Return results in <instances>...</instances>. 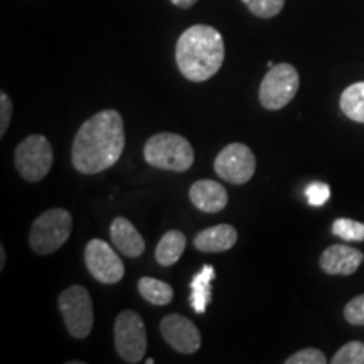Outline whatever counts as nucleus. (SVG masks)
<instances>
[{
	"instance_id": "16",
	"label": "nucleus",
	"mask_w": 364,
	"mask_h": 364,
	"mask_svg": "<svg viewBox=\"0 0 364 364\" xmlns=\"http://www.w3.org/2000/svg\"><path fill=\"white\" fill-rule=\"evenodd\" d=\"M216 272L211 265H204L191 280V307L194 312L204 314L211 304V282L215 280Z\"/></svg>"
},
{
	"instance_id": "9",
	"label": "nucleus",
	"mask_w": 364,
	"mask_h": 364,
	"mask_svg": "<svg viewBox=\"0 0 364 364\" xmlns=\"http://www.w3.org/2000/svg\"><path fill=\"white\" fill-rule=\"evenodd\" d=\"M257 161L248 145L233 142L226 145L216 156L215 172L223 181L231 184H245L252 179Z\"/></svg>"
},
{
	"instance_id": "17",
	"label": "nucleus",
	"mask_w": 364,
	"mask_h": 364,
	"mask_svg": "<svg viewBox=\"0 0 364 364\" xmlns=\"http://www.w3.org/2000/svg\"><path fill=\"white\" fill-rule=\"evenodd\" d=\"M186 250V236L177 230L167 231L156 248V260L162 267H172L181 260Z\"/></svg>"
},
{
	"instance_id": "8",
	"label": "nucleus",
	"mask_w": 364,
	"mask_h": 364,
	"mask_svg": "<svg viewBox=\"0 0 364 364\" xmlns=\"http://www.w3.org/2000/svg\"><path fill=\"white\" fill-rule=\"evenodd\" d=\"M16 169L29 182L43 181L53 166V147L43 135H29L16 149Z\"/></svg>"
},
{
	"instance_id": "20",
	"label": "nucleus",
	"mask_w": 364,
	"mask_h": 364,
	"mask_svg": "<svg viewBox=\"0 0 364 364\" xmlns=\"http://www.w3.org/2000/svg\"><path fill=\"white\" fill-rule=\"evenodd\" d=\"M241 2L253 16L260 17V19L277 17L285 6V0H241Z\"/></svg>"
},
{
	"instance_id": "15",
	"label": "nucleus",
	"mask_w": 364,
	"mask_h": 364,
	"mask_svg": "<svg viewBox=\"0 0 364 364\" xmlns=\"http://www.w3.org/2000/svg\"><path fill=\"white\" fill-rule=\"evenodd\" d=\"M238 241V233L231 225H218L199 231L194 236V248L203 253H220L231 250Z\"/></svg>"
},
{
	"instance_id": "21",
	"label": "nucleus",
	"mask_w": 364,
	"mask_h": 364,
	"mask_svg": "<svg viewBox=\"0 0 364 364\" xmlns=\"http://www.w3.org/2000/svg\"><path fill=\"white\" fill-rule=\"evenodd\" d=\"M332 233L346 241H364V225L348 218H339L332 225Z\"/></svg>"
},
{
	"instance_id": "28",
	"label": "nucleus",
	"mask_w": 364,
	"mask_h": 364,
	"mask_svg": "<svg viewBox=\"0 0 364 364\" xmlns=\"http://www.w3.org/2000/svg\"><path fill=\"white\" fill-rule=\"evenodd\" d=\"M6 267V248L0 247V270H4Z\"/></svg>"
},
{
	"instance_id": "13",
	"label": "nucleus",
	"mask_w": 364,
	"mask_h": 364,
	"mask_svg": "<svg viewBox=\"0 0 364 364\" xmlns=\"http://www.w3.org/2000/svg\"><path fill=\"white\" fill-rule=\"evenodd\" d=\"M191 203L204 213H220L228 204V193L223 184L211 179L196 181L189 189Z\"/></svg>"
},
{
	"instance_id": "12",
	"label": "nucleus",
	"mask_w": 364,
	"mask_h": 364,
	"mask_svg": "<svg viewBox=\"0 0 364 364\" xmlns=\"http://www.w3.org/2000/svg\"><path fill=\"white\" fill-rule=\"evenodd\" d=\"M364 255L346 245H332L321 257V268L329 275H353L361 267Z\"/></svg>"
},
{
	"instance_id": "1",
	"label": "nucleus",
	"mask_w": 364,
	"mask_h": 364,
	"mask_svg": "<svg viewBox=\"0 0 364 364\" xmlns=\"http://www.w3.org/2000/svg\"><path fill=\"white\" fill-rule=\"evenodd\" d=\"M125 149L124 118L103 110L81 125L71 149V162L81 174H98L115 166Z\"/></svg>"
},
{
	"instance_id": "22",
	"label": "nucleus",
	"mask_w": 364,
	"mask_h": 364,
	"mask_svg": "<svg viewBox=\"0 0 364 364\" xmlns=\"http://www.w3.org/2000/svg\"><path fill=\"white\" fill-rule=\"evenodd\" d=\"M332 364H364V343L351 341L344 344L332 358Z\"/></svg>"
},
{
	"instance_id": "11",
	"label": "nucleus",
	"mask_w": 364,
	"mask_h": 364,
	"mask_svg": "<svg viewBox=\"0 0 364 364\" xmlns=\"http://www.w3.org/2000/svg\"><path fill=\"white\" fill-rule=\"evenodd\" d=\"M161 334L172 349L181 354H194L201 348V334L193 321L181 314H171L161 321Z\"/></svg>"
},
{
	"instance_id": "26",
	"label": "nucleus",
	"mask_w": 364,
	"mask_h": 364,
	"mask_svg": "<svg viewBox=\"0 0 364 364\" xmlns=\"http://www.w3.org/2000/svg\"><path fill=\"white\" fill-rule=\"evenodd\" d=\"M12 118V102L6 91L0 93V136L6 135Z\"/></svg>"
},
{
	"instance_id": "23",
	"label": "nucleus",
	"mask_w": 364,
	"mask_h": 364,
	"mask_svg": "<svg viewBox=\"0 0 364 364\" xmlns=\"http://www.w3.org/2000/svg\"><path fill=\"white\" fill-rule=\"evenodd\" d=\"M306 198L311 206H324L331 198V188L326 182H312L306 188Z\"/></svg>"
},
{
	"instance_id": "19",
	"label": "nucleus",
	"mask_w": 364,
	"mask_h": 364,
	"mask_svg": "<svg viewBox=\"0 0 364 364\" xmlns=\"http://www.w3.org/2000/svg\"><path fill=\"white\" fill-rule=\"evenodd\" d=\"M139 292L149 304L154 306H167L174 299V290L166 282L152 279V277H142L139 280Z\"/></svg>"
},
{
	"instance_id": "18",
	"label": "nucleus",
	"mask_w": 364,
	"mask_h": 364,
	"mask_svg": "<svg viewBox=\"0 0 364 364\" xmlns=\"http://www.w3.org/2000/svg\"><path fill=\"white\" fill-rule=\"evenodd\" d=\"M341 110L348 118L364 124V81L348 86L341 95Z\"/></svg>"
},
{
	"instance_id": "6",
	"label": "nucleus",
	"mask_w": 364,
	"mask_h": 364,
	"mask_svg": "<svg viewBox=\"0 0 364 364\" xmlns=\"http://www.w3.org/2000/svg\"><path fill=\"white\" fill-rule=\"evenodd\" d=\"M299 71L289 63L272 66L260 85V103L267 110L277 112L287 107L299 91Z\"/></svg>"
},
{
	"instance_id": "4",
	"label": "nucleus",
	"mask_w": 364,
	"mask_h": 364,
	"mask_svg": "<svg viewBox=\"0 0 364 364\" xmlns=\"http://www.w3.org/2000/svg\"><path fill=\"white\" fill-rule=\"evenodd\" d=\"M73 231V216L63 208L48 209L36 218L29 233V245L38 255H51L66 243Z\"/></svg>"
},
{
	"instance_id": "10",
	"label": "nucleus",
	"mask_w": 364,
	"mask_h": 364,
	"mask_svg": "<svg viewBox=\"0 0 364 364\" xmlns=\"http://www.w3.org/2000/svg\"><path fill=\"white\" fill-rule=\"evenodd\" d=\"M86 268L95 280L105 285L118 284L125 275L124 262L110 245L103 240H91L85 248Z\"/></svg>"
},
{
	"instance_id": "24",
	"label": "nucleus",
	"mask_w": 364,
	"mask_h": 364,
	"mask_svg": "<svg viewBox=\"0 0 364 364\" xmlns=\"http://www.w3.org/2000/svg\"><path fill=\"white\" fill-rule=\"evenodd\" d=\"M324 363H327L326 354L314 348L302 349V351L295 353L290 358L285 359V364H324Z\"/></svg>"
},
{
	"instance_id": "5",
	"label": "nucleus",
	"mask_w": 364,
	"mask_h": 364,
	"mask_svg": "<svg viewBox=\"0 0 364 364\" xmlns=\"http://www.w3.org/2000/svg\"><path fill=\"white\" fill-rule=\"evenodd\" d=\"M59 311L66 329L75 339H86L93 329V302L83 285H71L59 295Z\"/></svg>"
},
{
	"instance_id": "14",
	"label": "nucleus",
	"mask_w": 364,
	"mask_h": 364,
	"mask_svg": "<svg viewBox=\"0 0 364 364\" xmlns=\"http://www.w3.org/2000/svg\"><path fill=\"white\" fill-rule=\"evenodd\" d=\"M110 238L118 252L129 258H139L145 252V241L142 235L125 218H115L112 221Z\"/></svg>"
},
{
	"instance_id": "2",
	"label": "nucleus",
	"mask_w": 364,
	"mask_h": 364,
	"mask_svg": "<svg viewBox=\"0 0 364 364\" xmlns=\"http://www.w3.org/2000/svg\"><path fill=\"white\" fill-rule=\"evenodd\" d=\"M225 61V41L220 31L206 24L186 29L176 46V63L181 75L194 83H203L221 70Z\"/></svg>"
},
{
	"instance_id": "3",
	"label": "nucleus",
	"mask_w": 364,
	"mask_h": 364,
	"mask_svg": "<svg viewBox=\"0 0 364 364\" xmlns=\"http://www.w3.org/2000/svg\"><path fill=\"white\" fill-rule=\"evenodd\" d=\"M144 159L156 169L186 172L194 164V149L186 136L162 132L145 142Z\"/></svg>"
},
{
	"instance_id": "27",
	"label": "nucleus",
	"mask_w": 364,
	"mask_h": 364,
	"mask_svg": "<svg viewBox=\"0 0 364 364\" xmlns=\"http://www.w3.org/2000/svg\"><path fill=\"white\" fill-rule=\"evenodd\" d=\"M171 2L179 9H191L198 0H171Z\"/></svg>"
},
{
	"instance_id": "25",
	"label": "nucleus",
	"mask_w": 364,
	"mask_h": 364,
	"mask_svg": "<svg viewBox=\"0 0 364 364\" xmlns=\"http://www.w3.org/2000/svg\"><path fill=\"white\" fill-rule=\"evenodd\" d=\"M344 317L349 324L364 326V294L349 300L344 309Z\"/></svg>"
},
{
	"instance_id": "7",
	"label": "nucleus",
	"mask_w": 364,
	"mask_h": 364,
	"mask_svg": "<svg viewBox=\"0 0 364 364\" xmlns=\"http://www.w3.org/2000/svg\"><path fill=\"white\" fill-rule=\"evenodd\" d=\"M115 348L118 356L125 363H140L147 353V332L142 317L135 311H124L118 314L115 327Z\"/></svg>"
}]
</instances>
